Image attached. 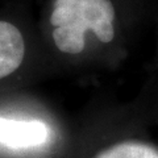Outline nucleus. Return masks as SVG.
<instances>
[{"mask_svg":"<svg viewBox=\"0 0 158 158\" xmlns=\"http://www.w3.org/2000/svg\"><path fill=\"white\" fill-rule=\"evenodd\" d=\"M50 23L54 44L67 54L83 52L88 31L104 44L115 37V8L111 0H56Z\"/></svg>","mask_w":158,"mask_h":158,"instance_id":"obj_1","label":"nucleus"},{"mask_svg":"<svg viewBox=\"0 0 158 158\" xmlns=\"http://www.w3.org/2000/svg\"><path fill=\"white\" fill-rule=\"evenodd\" d=\"M50 129L40 120L0 117V146L8 149H34L45 145Z\"/></svg>","mask_w":158,"mask_h":158,"instance_id":"obj_2","label":"nucleus"},{"mask_svg":"<svg viewBox=\"0 0 158 158\" xmlns=\"http://www.w3.org/2000/svg\"><path fill=\"white\" fill-rule=\"evenodd\" d=\"M25 56L21 32L8 21H0V79L11 75L20 67Z\"/></svg>","mask_w":158,"mask_h":158,"instance_id":"obj_3","label":"nucleus"},{"mask_svg":"<svg viewBox=\"0 0 158 158\" xmlns=\"http://www.w3.org/2000/svg\"><path fill=\"white\" fill-rule=\"evenodd\" d=\"M96 158H158V153L144 144L123 142L104 150Z\"/></svg>","mask_w":158,"mask_h":158,"instance_id":"obj_4","label":"nucleus"}]
</instances>
